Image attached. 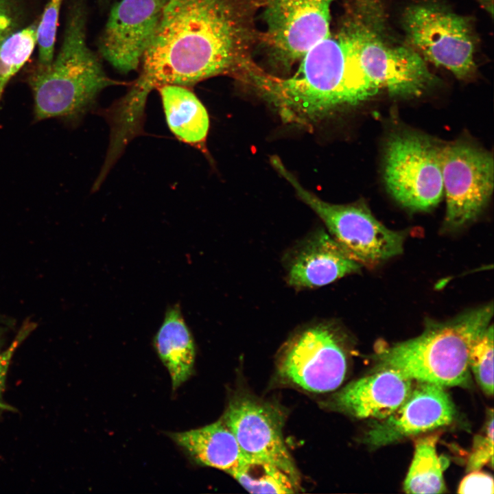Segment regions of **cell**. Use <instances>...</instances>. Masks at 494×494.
Wrapping results in <instances>:
<instances>
[{"instance_id":"22","label":"cell","mask_w":494,"mask_h":494,"mask_svg":"<svg viewBox=\"0 0 494 494\" xmlns=\"http://www.w3.org/2000/svg\"><path fill=\"white\" fill-rule=\"evenodd\" d=\"M469 366L488 395L493 394V326L489 325L472 345Z\"/></svg>"},{"instance_id":"20","label":"cell","mask_w":494,"mask_h":494,"mask_svg":"<svg viewBox=\"0 0 494 494\" xmlns=\"http://www.w3.org/2000/svg\"><path fill=\"white\" fill-rule=\"evenodd\" d=\"M230 475L252 493H294L301 489L300 484L274 464L248 457Z\"/></svg>"},{"instance_id":"6","label":"cell","mask_w":494,"mask_h":494,"mask_svg":"<svg viewBox=\"0 0 494 494\" xmlns=\"http://www.w3.org/2000/svg\"><path fill=\"white\" fill-rule=\"evenodd\" d=\"M270 162L293 187L298 197L322 220L329 233L346 253L361 266H373L401 254L405 234L389 229L373 215L363 202L329 203L304 188L280 158Z\"/></svg>"},{"instance_id":"18","label":"cell","mask_w":494,"mask_h":494,"mask_svg":"<svg viewBox=\"0 0 494 494\" xmlns=\"http://www.w3.org/2000/svg\"><path fill=\"white\" fill-rule=\"evenodd\" d=\"M158 91L167 125L180 141L202 148L209 128L207 111L189 87L165 84Z\"/></svg>"},{"instance_id":"3","label":"cell","mask_w":494,"mask_h":494,"mask_svg":"<svg viewBox=\"0 0 494 494\" xmlns=\"http://www.w3.org/2000/svg\"><path fill=\"white\" fill-rule=\"evenodd\" d=\"M493 315L491 303L445 321L427 320L419 336L380 347L376 355L379 367L396 370L413 381L464 386L469 379L471 348Z\"/></svg>"},{"instance_id":"9","label":"cell","mask_w":494,"mask_h":494,"mask_svg":"<svg viewBox=\"0 0 494 494\" xmlns=\"http://www.w3.org/2000/svg\"><path fill=\"white\" fill-rule=\"evenodd\" d=\"M264 23L259 46L272 69L288 73L331 32L334 0H255Z\"/></svg>"},{"instance_id":"23","label":"cell","mask_w":494,"mask_h":494,"mask_svg":"<svg viewBox=\"0 0 494 494\" xmlns=\"http://www.w3.org/2000/svg\"><path fill=\"white\" fill-rule=\"evenodd\" d=\"M63 0H49L37 26L38 64H49L54 57L58 19Z\"/></svg>"},{"instance_id":"4","label":"cell","mask_w":494,"mask_h":494,"mask_svg":"<svg viewBox=\"0 0 494 494\" xmlns=\"http://www.w3.org/2000/svg\"><path fill=\"white\" fill-rule=\"evenodd\" d=\"M86 12L82 4L71 9L60 49L52 61L37 65L29 76L36 120L76 118L105 88L126 84L109 78L98 56L86 43Z\"/></svg>"},{"instance_id":"29","label":"cell","mask_w":494,"mask_h":494,"mask_svg":"<svg viewBox=\"0 0 494 494\" xmlns=\"http://www.w3.org/2000/svg\"><path fill=\"white\" fill-rule=\"evenodd\" d=\"M2 343H3V342H2V335H1V333L0 332V352H1V346H2Z\"/></svg>"},{"instance_id":"16","label":"cell","mask_w":494,"mask_h":494,"mask_svg":"<svg viewBox=\"0 0 494 494\" xmlns=\"http://www.w3.org/2000/svg\"><path fill=\"white\" fill-rule=\"evenodd\" d=\"M172 440L196 463L229 475L247 459L222 419L197 429L169 434Z\"/></svg>"},{"instance_id":"7","label":"cell","mask_w":494,"mask_h":494,"mask_svg":"<svg viewBox=\"0 0 494 494\" xmlns=\"http://www.w3.org/2000/svg\"><path fill=\"white\" fill-rule=\"evenodd\" d=\"M403 29L410 44L425 61L468 80L476 72V37L466 16L436 3L410 5L403 13Z\"/></svg>"},{"instance_id":"13","label":"cell","mask_w":494,"mask_h":494,"mask_svg":"<svg viewBox=\"0 0 494 494\" xmlns=\"http://www.w3.org/2000/svg\"><path fill=\"white\" fill-rule=\"evenodd\" d=\"M455 414L454 405L444 387L417 381L405 401L392 414L370 427L364 441L372 447L389 445L448 425Z\"/></svg>"},{"instance_id":"27","label":"cell","mask_w":494,"mask_h":494,"mask_svg":"<svg viewBox=\"0 0 494 494\" xmlns=\"http://www.w3.org/2000/svg\"><path fill=\"white\" fill-rule=\"evenodd\" d=\"M15 24V10L12 1L0 0V45L12 33Z\"/></svg>"},{"instance_id":"12","label":"cell","mask_w":494,"mask_h":494,"mask_svg":"<svg viewBox=\"0 0 494 494\" xmlns=\"http://www.w3.org/2000/svg\"><path fill=\"white\" fill-rule=\"evenodd\" d=\"M166 0H120L99 38V55L121 73L139 69Z\"/></svg>"},{"instance_id":"21","label":"cell","mask_w":494,"mask_h":494,"mask_svg":"<svg viewBox=\"0 0 494 494\" xmlns=\"http://www.w3.org/2000/svg\"><path fill=\"white\" fill-rule=\"evenodd\" d=\"M37 26L10 34L0 45V99L10 80L31 56L37 44Z\"/></svg>"},{"instance_id":"28","label":"cell","mask_w":494,"mask_h":494,"mask_svg":"<svg viewBox=\"0 0 494 494\" xmlns=\"http://www.w3.org/2000/svg\"><path fill=\"white\" fill-rule=\"evenodd\" d=\"M482 7L493 15V0H476Z\"/></svg>"},{"instance_id":"5","label":"cell","mask_w":494,"mask_h":494,"mask_svg":"<svg viewBox=\"0 0 494 494\" xmlns=\"http://www.w3.org/2000/svg\"><path fill=\"white\" fill-rule=\"evenodd\" d=\"M348 340L343 327L333 319L315 320L300 326L279 352V377L312 393L336 390L347 373Z\"/></svg>"},{"instance_id":"1","label":"cell","mask_w":494,"mask_h":494,"mask_svg":"<svg viewBox=\"0 0 494 494\" xmlns=\"http://www.w3.org/2000/svg\"><path fill=\"white\" fill-rule=\"evenodd\" d=\"M255 0H166L161 17L127 93L112 106L128 126L143 124L150 93L228 76L244 84L263 67L254 54L261 30Z\"/></svg>"},{"instance_id":"30","label":"cell","mask_w":494,"mask_h":494,"mask_svg":"<svg viewBox=\"0 0 494 494\" xmlns=\"http://www.w3.org/2000/svg\"><path fill=\"white\" fill-rule=\"evenodd\" d=\"M99 1H107V0H99Z\"/></svg>"},{"instance_id":"11","label":"cell","mask_w":494,"mask_h":494,"mask_svg":"<svg viewBox=\"0 0 494 494\" xmlns=\"http://www.w3.org/2000/svg\"><path fill=\"white\" fill-rule=\"evenodd\" d=\"M221 419L248 458L274 464L300 484L283 438L284 418L278 408L250 395H237L229 401Z\"/></svg>"},{"instance_id":"10","label":"cell","mask_w":494,"mask_h":494,"mask_svg":"<svg viewBox=\"0 0 494 494\" xmlns=\"http://www.w3.org/2000/svg\"><path fill=\"white\" fill-rule=\"evenodd\" d=\"M493 172V158L489 152L464 141L443 145L445 227L456 229L478 217L492 195Z\"/></svg>"},{"instance_id":"24","label":"cell","mask_w":494,"mask_h":494,"mask_svg":"<svg viewBox=\"0 0 494 494\" xmlns=\"http://www.w3.org/2000/svg\"><path fill=\"white\" fill-rule=\"evenodd\" d=\"M493 414L490 416L483 434L477 436L469 456L467 470L468 472L478 471L486 464L493 467Z\"/></svg>"},{"instance_id":"14","label":"cell","mask_w":494,"mask_h":494,"mask_svg":"<svg viewBox=\"0 0 494 494\" xmlns=\"http://www.w3.org/2000/svg\"><path fill=\"white\" fill-rule=\"evenodd\" d=\"M283 265L287 283L298 290L325 286L362 267L323 229L311 233L287 250Z\"/></svg>"},{"instance_id":"19","label":"cell","mask_w":494,"mask_h":494,"mask_svg":"<svg viewBox=\"0 0 494 494\" xmlns=\"http://www.w3.org/2000/svg\"><path fill=\"white\" fill-rule=\"evenodd\" d=\"M438 433L415 441L414 457L403 483L407 493H443L445 491L443 470L445 465L438 456Z\"/></svg>"},{"instance_id":"8","label":"cell","mask_w":494,"mask_h":494,"mask_svg":"<svg viewBox=\"0 0 494 494\" xmlns=\"http://www.w3.org/2000/svg\"><path fill=\"white\" fill-rule=\"evenodd\" d=\"M443 145L416 132L400 131L386 144L384 177L390 194L414 211L434 208L443 196Z\"/></svg>"},{"instance_id":"2","label":"cell","mask_w":494,"mask_h":494,"mask_svg":"<svg viewBox=\"0 0 494 494\" xmlns=\"http://www.w3.org/2000/svg\"><path fill=\"white\" fill-rule=\"evenodd\" d=\"M381 0H345L334 32L352 67L377 91L395 97L422 95L439 80L410 45L389 34Z\"/></svg>"},{"instance_id":"15","label":"cell","mask_w":494,"mask_h":494,"mask_svg":"<svg viewBox=\"0 0 494 494\" xmlns=\"http://www.w3.org/2000/svg\"><path fill=\"white\" fill-rule=\"evenodd\" d=\"M414 381L396 370L380 368L336 392L328 406L358 419H384L408 398Z\"/></svg>"},{"instance_id":"26","label":"cell","mask_w":494,"mask_h":494,"mask_svg":"<svg viewBox=\"0 0 494 494\" xmlns=\"http://www.w3.org/2000/svg\"><path fill=\"white\" fill-rule=\"evenodd\" d=\"M494 492L493 479L485 473L478 471H471L461 481L458 493H486L493 494Z\"/></svg>"},{"instance_id":"25","label":"cell","mask_w":494,"mask_h":494,"mask_svg":"<svg viewBox=\"0 0 494 494\" xmlns=\"http://www.w3.org/2000/svg\"><path fill=\"white\" fill-rule=\"evenodd\" d=\"M32 324L25 325L19 332L12 343L5 351L0 352V414L5 411H13L15 409L3 398L5 382L11 359L21 343L25 339L32 329Z\"/></svg>"},{"instance_id":"17","label":"cell","mask_w":494,"mask_h":494,"mask_svg":"<svg viewBox=\"0 0 494 494\" xmlns=\"http://www.w3.org/2000/svg\"><path fill=\"white\" fill-rule=\"evenodd\" d=\"M154 345L169 374L173 390L177 389L191 376L196 359L194 340L178 304L167 309Z\"/></svg>"}]
</instances>
